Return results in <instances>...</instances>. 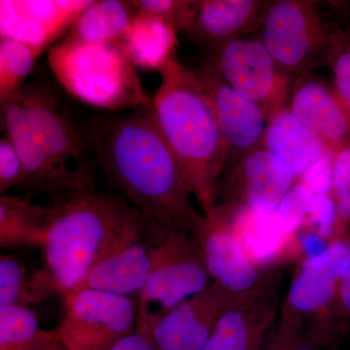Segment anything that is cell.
<instances>
[{
  "label": "cell",
  "mask_w": 350,
  "mask_h": 350,
  "mask_svg": "<svg viewBox=\"0 0 350 350\" xmlns=\"http://www.w3.org/2000/svg\"><path fill=\"white\" fill-rule=\"evenodd\" d=\"M89 129L98 165L110 186L121 191L149 220L195 236L204 215L191 200L153 107L98 111Z\"/></svg>",
  "instance_id": "1"
},
{
  "label": "cell",
  "mask_w": 350,
  "mask_h": 350,
  "mask_svg": "<svg viewBox=\"0 0 350 350\" xmlns=\"http://www.w3.org/2000/svg\"><path fill=\"white\" fill-rule=\"evenodd\" d=\"M1 124L24 163L27 190L51 198L94 190L87 158L90 129L80 128L56 92L40 80L27 82L1 103Z\"/></svg>",
  "instance_id": "2"
},
{
  "label": "cell",
  "mask_w": 350,
  "mask_h": 350,
  "mask_svg": "<svg viewBox=\"0 0 350 350\" xmlns=\"http://www.w3.org/2000/svg\"><path fill=\"white\" fill-rule=\"evenodd\" d=\"M49 227L39 278L51 296L75 291L103 255L144 214L124 196L96 190L51 198Z\"/></svg>",
  "instance_id": "3"
},
{
  "label": "cell",
  "mask_w": 350,
  "mask_h": 350,
  "mask_svg": "<svg viewBox=\"0 0 350 350\" xmlns=\"http://www.w3.org/2000/svg\"><path fill=\"white\" fill-rule=\"evenodd\" d=\"M153 96L157 124L178 163L182 178L202 213L215 206L228 147L208 96L194 71L172 59L160 71Z\"/></svg>",
  "instance_id": "4"
},
{
  "label": "cell",
  "mask_w": 350,
  "mask_h": 350,
  "mask_svg": "<svg viewBox=\"0 0 350 350\" xmlns=\"http://www.w3.org/2000/svg\"><path fill=\"white\" fill-rule=\"evenodd\" d=\"M48 62L66 92L100 111L122 113L153 105L121 41L85 43L66 38L50 48Z\"/></svg>",
  "instance_id": "5"
},
{
  "label": "cell",
  "mask_w": 350,
  "mask_h": 350,
  "mask_svg": "<svg viewBox=\"0 0 350 350\" xmlns=\"http://www.w3.org/2000/svg\"><path fill=\"white\" fill-rule=\"evenodd\" d=\"M213 283L194 234L158 224L150 273L135 298V333L149 340L152 328L163 314Z\"/></svg>",
  "instance_id": "6"
},
{
  "label": "cell",
  "mask_w": 350,
  "mask_h": 350,
  "mask_svg": "<svg viewBox=\"0 0 350 350\" xmlns=\"http://www.w3.org/2000/svg\"><path fill=\"white\" fill-rule=\"evenodd\" d=\"M255 36L292 75H308L313 69L328 66L332 24L321 17L317 2L269 1Z\"/></svg>",
  "instance_id": "7"
},
{
  "label": "cell",
  "mask_w": 350,
  "mask_h": 350,
  "mask_svg": "<svg viewBox=\"0 0 350 350\" xmlns=\"http://www.w3.org/2000/svg\"><path fill=\"white\" fill-rule=\"evenodd\" d=\"M202 64L259 105L268 122L289 107L299 77L282 68L256 36L206 51Z\"/></svg>",
  "instance_id": "8"
},
{
  "label": "cell",
  "mask_w": 350,
  "mask_h": 350,
  "mask_svg": "<svg viewBox=\"0 0 350 350\" xmlns=\"http://www.w3.org/2000/svg\"><path fill=\"white\" fill-rule=\"evenodd\" d=\"M63 300L64 319L57 329L59 342L68 350H110L135 333V298L80 289Z\"/></svg>",
  "instance_id": "9"
},
{
  "label": "cell",
  "mask_w": 350,
  "mask_h": 350,
  "mask_svg": "<svg viewBox=\"0 0 350 350\" xmlns=\"http://www.w3.org/2000/svg\"><path fill=\"white\" fill-rule=\"evenodd\" d=\"M297 182L280 159L261 147L225 170L216 190L215 204L273 214Z\"/></svg>",
  "instance_id": "10"
},
{
  "label": "cell",
  "mask_w": 350,
  "mask_h": 350,
  "mask_svg": "<svg viewBox=\"0 0 350 350\" xmlns=\"http://www.w3.org/2000/svg\"><path fill=\"white\" fill-rule=\"evenodd\" d=\"M157 228L158 223L145 216L129 228L94 265L77 290L93 289L137 298L150 273Z\"/></svg>",
  "instance_id": "11"
},
{
  "label": "cell",
  "mask_w": 350,
  "mask_h": 350,
  "mask_svg": "<svg viewBox=\"0 0 350 350\" xmlns=\"http://www.w3.org/2000/svg\"><path fill=\"white\" fill-rule=\"evenodd\" d=\"M245 296L213 282L163 314L152 328L149 342L156 350H202L221 317Z\"/></svg>",
  "instance_id": "12"
},
{
  "label": "cell",
  "mask_w": 350,
  "mask_h": 350,
  "mask_svg": "<svg viewBox=\"0 0 350 350\" xmlns=\"http://www.w3.org/2000/svg\"><path fill=\"white\" fill-rule=\"evenodd\" d=\"M194 73L211 101L227 144L226 170L250 152L261 148L268 118L254 101L204 64Z\"/></svg>",
  "instance_id": "13"
},
{
  "label": "cell",
  "mask_w": 350,
  "mask_h": 350,
  "mask_svg": "<svg viewBox=\"0 0 350 350\" xmlns=\"http://www.w3.org/2000/svg\"><path fill=\"white\" fill-rule=\"evenodd\" d=\"M204 215L195 237L213 282L238 296H245L261 287V269L248 259L232 232L227 207L215 204Z\"/></svg>",
  "instance_id": "14"
},
{
  "label": "cell",
  "mask_w": 350,
  "mask_h": 350,
  "mask_svg": "<svg viewBox=\"0 0 350 350\" xmlns=\"http://www.w3.org/2000/svg\"><path fill=\"white\" fill-rule=\"evenodd\" d=\"M290 110L335 155L350 145V109L334 86L304 75L295 81Z\"/></svg>",
  "instance_id": "15"
},
{
  "label": "cell",
  "mask_w": 350,
  "mask_h": 350,
  "mask_svg": "<svg viewBox=\"0 0 350 350\" xmlns=\"http://www.w3.org/2000/svg\"><path fill=\"white\" fill-rule=\"evenodd\" d=\"M269 285L262 284L230 308L202 350H262L278 310L276 293Z\"/></svg>",
  "instance_id": "16"
},
{
  "label": "cell",
  "mask_w": 350,
  "mask_h": 350,
  "mask_svg": "<svg viewBox=\"0 0 350 350\" xmlns=\"http://www.w3.org/2000/svg\"><path fill=\"white\" fill-rule=\"evenodd\" d=\"M269 1L264 0H199L192 24L182 32L204 51L256 33Z\"/></svg>",
  "instance_id": "17"
},
{
  "label": "cell",
  "mask_w": 350,
  "mask_h": 350,
  "mask_svg": "<svg viewBox=\"0 0 350 350\" xmlns=\"http://www.w3.org/2000/svg\"><path fill=\"white\" fill-rule=\"evenodd\" d=\"M350 262V243L337 239L321 256L306 259L294 276L287 294V306L298 314L319 312L338 293V282Z\"/></svg>",
  "instance_id": "18"
},
{
  "label": "cell",
  "mask_w": 350,
  "mask_h": 350,
  "mask_svg": "<svg viewBox=\"0 0 350 350\" xmlns=\"http://www.w3.org/2000/svg\"><path fill=\"white\" fill-rule=\"evenodd\" d=\"M224 206L229 213L232 232L258 269L267 268L288 254L300 252L296 236L284 229L275 214L257 213L247 207L232 204Z\"/></svg>",
  "instance_id": "19"
},
{
  "label": "cell",
  "mask_w": 350,
  "mask_h": 350,
  "mask_svg": "<svg viewBox=\"0 0 350 350\" xmlns=\"http://www.w3.org/2000/svg\"><path fill=\"white\" fill-rule=\"evenodd\" d=\"M262 147L280 159L297 181L327 152L319 138L297 119L289 107L269 120Z\"/></svg>",
  "instance_id": "20"
},
{
  "label": "cell",
  "mask_w": 350,
  "mask_h": 350,
  "mask_svg": "<svg viewBox=\"0 0 350 350\" xmlns=\"http://www.w3.org/2000/svg\"><path fill=\"white\" fill-rule=\"evenodd\" d=\"M49 227L48 206L29 198L0 197V247L6 250H42Z\"/></svg>",
  "instance_id": "21"
},
{
  "label": "cell",
  "mask_w": 350,
  "mask_h": 350,
  "mask_svg": "<svg viewBox=\"0 0 350 350\" xmlns=\"http://www.w3.org/2000/svg\"><path fill=\"white\" fill-rule=\"evenodd\" d=\"M177 33L163 21L138 15L122 39L121 45L135 68L160 71L176 59Z\"/></svg>",
  "instance_id": "22"
},
{
  "label": "cell",
  "mask_w": 350,
  "mask_h": 350,
  "mask_svg": "<svg viewBox=\"0 0 350 350\" xmlns=\"http://www.w3.org/2000/svg\"><path fill=\"white\" fill-rule=\"evenodd\" d=\"M135 18L129 1H93L75 21L66 38L85 43L120 42Z\"/></svg>",
  "instance_id": "23"
},
{
  "label": "cell",
  "mask_w": 350,
  "mask_h": 350,
  "mask_svg": "<svg viewBox=\"0 0 350 350\" xmlns=\"http://www.w3.org/2000/svg\"><path fill=\"white\" fill-rule=\"evenodd\" d=\"M59 340L57 329H43L31 306L0 310V350H45Z\"/></svg>",
  "instance_id": "24"
},
{
  "label": "cell",
  "mask_w": 350,
  "mask_h": 350,
  "mask_svg": "<svg viewBox=\"0 0 350 350\" xmlns=\"http://www.w3.org/2000/svg\"><path fill=\"white\" fill-rule=\"evenodd\" d=\"M40 54L27 44L0 39V103L12 98L27 84Z\"/></svg>",
  "instance_id": "25"
},
{
  "label": "cell",
  "mask_w": 350,
  "mask_h": 350,
  "mask_svg": "<svg viewBox=\"0 0 350 350\" xmlns=\"http://www.w3.org/2000/svg\"><path fill=\"white\" fill-rule=\"evenodd\" d=\"M46 301L36 285L34 273L29 275L19 258L0 256V310L9 306L38 305Z\"/></svg>",
  "instance_id": "26"
},
{
  "label": "cell",
  "mask_w": 350,
  "mask_h": 350,
  "mask_svg": "<svg viewBox=\"0 0 350 350\" xmlns=\"http://www.w3.org/2000/svg\"><path fill=\"white\" fill-rule=\"evenodd\" d=\"M0 34L1 38L27 44L41 53L52 43L45 29L20 13L13 0L0 1Z\"/></svg>",
  "instance_id": "27"
},
{
  "label": "cell",
  "mask_w": 350,
  "mask_h": 350,
  "mask_svg": "<svg viewBox=\"0 0 350 350\" xmlns=\"http://www.w3.org/2000/svg\"><path fill=\"white\" fill-rule=\"evenodd\" d=\"M17 10L42 27L52 42L78 19L68 12L63 0H13Z\"/></svg>",
  "instance_id": "28"
},
{
  "label": "cell",
  "mask_w": 350,
  "mask_h": 350,
  "mask_svg": "<svg viewBox=\"0 0 350 350\" xmlns=\"http://www.w3.org/2000/svg\"><path fill=\"white\" fill-rule=\"evenodd\" d=\"M135 16H148L183 32L194 20L197 6L193 0H133L129 1Z\"/></svg>",
  "instance_id": "29"
},
{
  "label": "cell",
  "mask_w": 350,
  "mask_h": 350,
  "mask_svg": "<svg viewBox=\"0 0 350 350\" xmlns=\"http://www.w3.org/2000/svg\"><path fill=\"white\" fill-rule=\"evenodd\" d=\"M314 194L300 181L288 192L275 211V217L289 234L297 232L310 226V215Z\"/></svg>",
  "instance_id": "30"
},
{
  "label": "cell",
  "mask_w": 350,
  "mask_h": 350,
  "mask_svg": "<svg viewBox=\"0 0 350 350\" xmlns=\"http://www.w3.org/2000/svg\"><path fill=\"white\" fill-rule=\"evenodd\" d=\"M328 68L333 71L336 91L350 109V29L332 24Z\"/></svg>",
  "instance_id": "31"
},
{
  "label": "cell",
  "mask_w": 350,
  "mask_h": 350,
  "mask_svg": "<svg viewBox=\"0 0 350 350\" xmlns=\"http://www.w3.org/2000/svg\"><path fill=\"white\" fill-rule=\"evenodd\" d=\"M300 322L283 319L282 325L269 336L262 350H319L322 347L310 330L305 331Z\"/></svg>",
  "instance_id": "32"
},
{
  "label": "cell",
  "mask_w": 350,
  "mask_h": 350,
  "mask_svg": "<svg viewBox=\"0 0 350 350\" xmlns=\"http://www.w3.org/2000/svg\"><path fill=\"white\" fill-rule=\"evenodd\" d=\"M27 175L24 163L8 135L0 138V193L11 188L27 189Z\"/></svg>",
  "instance_id": "33"
},
{
  "label": "cell",
  "mask_w": 350,
  "mask_h": 350,
  "mask_svg": "<svg viewBox=\"0 0 350 350\" xmlns=\"http://www.w3.org/2000/svg\"><path fill=\"white\" fill-rule=\"evenodd\" d=\"M334 155L326 152L306 170L299 179L314 195L332 196Z\"/></svg>",
  "instance_id": "34"
},
{
  "label": "cell",
  "mask_w": 350,
  "mask_h": 350,
  "mask_svg": "<svg viewBox=\"0 0 350 350\" xmlns=\"http://www.w3.org/2000/svg\"><path fill=\"white\" fill-rule=\"evenodd\" d=\"M310 226L325 241L334 236L337 228V206L332 196L314 195Z\"/></svg>",
  "instance_id": "35"
},
{
  "label": "cell",
  "mask_w": 350,
  "mask_h": 350,
  "mask_svg": "<svg viewBox=\"0 0 350 350\" xmlns=\"http://www.w3.org/2000/svg\"><path fill=\"white\" fill-rule=\"evenodd\" d=\"M350 195V145L334 155L332 197L338 200Z\"/></svg>",
  "instance_id": "36"
},
{
  "label": "cell",
  "mask_w": 350,
  "mask_h": 350,
  "mask_svg": "<svg viewBox=\"0 0 350 350\" xmlns=\"http://www.w3.org/2000/svg\"><path fill=\"white\" fill-rule=\"evenodd\" d=\"M297 241L301 254L306 259H313L321 256L328 248L329 244L325 239L319 236V232L312 228H305L297 232Z\"/></svg>",
  "instance_id": "37"
},
{
  "label": "cell",
  "mask_w": 350,
  "mask_h": 350,
  "mask_svg": "<svg viewBox=\"0 0 350 350\" xmlns=\"http://www.w3.org/2000/svg\"><path fill=\"white\" fill-rule=\"evenodd\" d=\"M110 350H156L147 338L135 333L114 345Z\"/></svg>",
  "instance_id": "38"
},
{
  "label": "cell",
  "mask_w": 350,
  "mask_h": 350,
  "mask_svg": "<svg viewBox=\"0 0 350 350\" xmlns=\"http://www.w3.org/2000/svg\"><path fill=\"white\" fill-rule=\"evenodd\" d=\"M338 293L342 305L350 312V262H347L338 282Z\"/></svg>",
  "instance_id": "39"
},
{
  "label": "cell",
  "mask_w": 350,
  "mask_h": 350,
  "mask_svg": "<svg viewBox=\"0 0 350 350\" xmlns=\"http://www.w3.org/2000/svg\"><path fill=\"white\" fill-rule=\"evenodd\" d=\"M45 350H68L66 349V347H64L63 345H62V342H57L56 344L51 345L50 347H48L47 349Z\"/></svg>",
  "instance_id": "40"
}]
</instances>
